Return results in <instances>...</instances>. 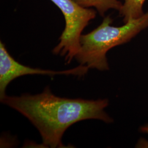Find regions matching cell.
Wrapping results in <instances>:
<instances>
[{"label": "cell", "mask_w": 148, "mask_h": 148, "mask_svg": "<svg viewBox=\"0 0 148 148\" xmlns=\"http://www.w3.org/2000/svg\"><path fill=\"white\" fill-rule=\"evenodd\" d=\"M50 1L62 12L65 22L60 41L52 52L64 56L65 62L70 64L79 52L81 33L90 21L95 18L96 11L79 5L73 0Z\"/></svg>", "instance_id": "3957f363"}, {"label": "cell", "mask_w": 148, "mask_h": 148, "mask_svg": "<svg viewBox=\"0 0 148 148\" xmlns=\"http://www.w3.org/2000/svg\"><path fill=\"white\" fill-rule=\"evenodd\" d=\"M0 100L32 122L40 133L45 147L64 148V133L77 122L90 119L106 123L113 122L105 111L109 104L108 99L95 101L59 97L53 95L48 86L36 95H6Z\"/></svg>", "instance_id": "6da1fadb"}, {"label": "cell", "mask_w": 148, "mask_h": 148, "mask_svg": "<svg viewBox=\"0 0 148 148\" xmlns=\"http://www.w3.org/2000/svg\"><path fill=\"white\" fill-rule=\"evenodd\" d=\"M119 14L124 23L137 19L144 14L143 7L146 0H122Z\"/></svg>", "instance_id": "5b68a950"}, {"label": "cell", "mask_w": 148, "mask_h": 148, "mask_svg": "<svg viewBox=\"0 0 148 148\" xmlns=\"http://www.w3.org/2000/svg\"><path fill=\"white\" fill-rule=\"evenodd\" d=\"M74 2L85 8H95L99 14L104 16L110 10L119 11L122 2L120 0H73Z\"/></svg>", "instance_id": "8992f818"}, {"label": "cell", "mask_w": 148, "mask_h": 148, "mask_svg": "<svg viewBox=\"0 0 148 148\" xmlns=\"http://www.w3.org/2000/svg\"><path fill=\"white\" fill-rule=\"evenodd\" d=\"M89 68L86 65H79L73 69L64 71H53L32 68L23 65L13 58L8 52L4 43L0 42V99L5 95V90L9 84L17 77L27 75H73L81 77L87 74Z\"/></svg>", "instance_id": "277c9868"}, {"label": "cell", "mask_w": 148, "mask_h": 148, "mask_svg": "<svg viewBox=\"0 0 148 148\" xmlns=\"http://www.w3.org/2000/svg\"><path fill=\"white\" fill-rule=\"evenodd\" d=\"M140 131L143 133L148 134V123L140 127Z\"/></svg>", "instance_id": "52a82bcc"}, {"label": "cell", "mask_w": 148, "mask_h": 148, "mask_svg": "<svg viewBox=\"0 0 148 148\" xmlns=\"http://www.w3.org/2000/svg\"><path fill=\"white\" fill-rule=\"evenodd\" d=\"M112 21L110 16H106L95 29L81 36L79 52L75 57L81 65L101 71L109 70L106 54L112 48L130 42L148 28V10L140 17L120 27L111 25Z\"/></svg>", "instance_id": "7a4b0ae2"}]
</instances>
